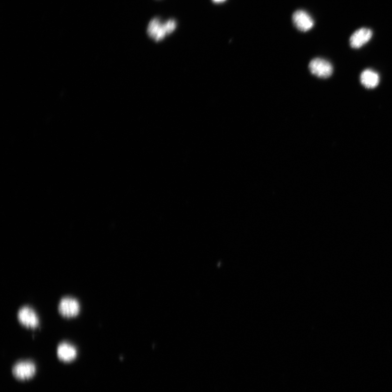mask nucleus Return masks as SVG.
<instances>
[{"label": "nucleus", "mask_w": 392, "mask_h": 392, "mask_svg": "<svg viewBox=\"0 0 392 392\" xmlns=\"http://www.w3.org/2000/svg\"><path fill=\"white\" fill-rule=\"evenodd\" d=\"M309 68L313 75L320 78H327L333 72L332 65L327 61L319 58L312 60Z\"/></svg>", "instance_id": "obj_2"}, {"label": "nucleus", "mask_w": 392, "mask_h": 392, "mask_svg": "<svg viewBox=\"0 0 392 392\" xmlns=\"http://www.w3.org/2000/svg\"><path fill=\"white\" fill-rule=\"evenodd\" d=\"M372 36V32L369 29L363 28L356 31L351 37L350 43L352 47L358 49L369 42Z\"/></svg>", "instance_id": "obj_8"}, {"label": "nucleus", "mask_w": 392, "mask_h": 392, "mask_svg": "<svg viewBox=\"0 0 392 392\" xmlns=\"http://www.w3.org/2000/svg\"><path fill=\"white\" fill-rule=\"evenodd\" d=\"M226 0H212V2L216 4H220L225 2Z\"/></svg>", "instance_id": "obj_11"}, {"label": "nucleus", "mask_w": 392, "mask_h": 392, "mask_svg": "<svg viewBox=\"0 0 392 392\" xmlns=\"http://www.w3.org/2000/svg\"><path fill=\"white\" fill-rule=\"evenodd\" d=\"M77 350L72 344L64 342L60 344L57 349L59 358L65 362L73 360L77 356Z\"/></svg>", "instance_id": "obj_7"}, {"label": "nucleus", "mask_w": 392, "mask_h": 392, "mask_svg": "<svg viewBox=\"0 0 392 392\" xmlns=\"http://www.w3.org/2000/svg\"><path fill=\"white\" fill-rule=\"evenodd\" d=\"M17 318L20 323L26 327L35 328L39 325L38 316L30 306H24L19 309Z\"/></svg>", "instance_id": "obj_3"}, {"label": "nucleus", "mask_w": 392, "mask_h": 392, "mask_svg": "<svg viewBox=\"0 0 392 392\" xmlns=\"http://www.w3.org/2000/svg\"><path fill=\"white\" fill-rule=\"evenodd\" d=\"M80 309L79 302L72 297H65L60 301L58 309L59 312L66 317L77 315Z\"/></svg>", "instance_id": "obj_4"}, {"label": "nucleus", "mask_w": 392, "mask_h": 392, "mask_svg": "<svg viewBox=\"0 0 392 392\" xmlns=\"http://www.w3.org/2000/svg\"><path fill=\"white\" fill-rule=\"evenodd\" d=\"M147 33L149 37L154 40L155 42H159L168 35L164 23H162L160 19L156 18L150 22L148 26Z\"/></svg>", "instance_id": "obj_6"}, {"label": "nucleus", "mask_w": 392, "mask_h": 392, "mask_svg": "<svg viewBox=\"0 0 392 392\" xmlns=\"http://www.w3.org/2000/svg\"><path fill=\"white\" fill-rule=\"evenodd\" d=\"M293 21L297 28L302 32H307L313 28L314 20L305 11H296L293 16Z\"/></svg>", "instance_id": "obj_5"}, {"label": "nucleus", "mask_w": 392, "mask_h": 392, "mask_svg": "<svg viewBox=\"0 0 392 392\" xmlns=\"http://www.w3.org/2000/svg\"><path fill=\"white\" fill-rule=\"evenodd\" d=\"M36 371L35 364L31 361H19L15 364L12 373L17 379L27 380L31 379Z\"/></svg>", "instance_id": "obj_1"}, {"label": "nucleus", "mask_w": 392, "mask_h": 392, "mask_svg": "<svg viewBox=\"0 0 392 392\" xmlns=\"http://www.w3.org/2000/svg\"><path fill=\"white\" fill-rule=\"evenodd\" d=\"M361 84L367 88H374L379 84L380 77L379 74L373 70H367L364 71L360 77Z\"/></svg>", "instance_id": "obj_9"}, {"label": "nucleus", "mask_w": 392, "mask_h": 392, "mask_svg": "<svg viewBox=\"0 0 392 392\" xmlns=\"http://www.w3.org/2000/svg\"><path fill=\"white\" fill-rule=\"evenodd\" d=\"M164 26L169 35V34L173 33L177 27V23L175 20L170 19L164 23Z\"/></svg>", "instance_id": "obj_10"}]
</instances>
